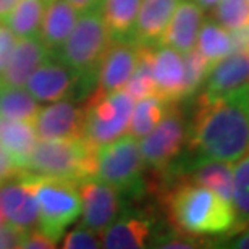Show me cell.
<instances>
[{
	"mask_svg": "<svg viewBox=\"0 0 249 249\" xmlns=\"http://www.w3.org/2000/svg\"><path fill=\"white\" fill-rule=\"evenodd\" d=\"M186 144L194 157L238 162L249 154V84L197 99Z\"/></svg>",
	"mask_w": 249,
	"mask_h": 249,
	"instance_id": "1",
	"label": "cell"
},
{
	"mask_svg": "<svg viewBox=\"0 0 249 249\" xmlns=\"http://www.w3.org/2000/svg\"><path fill=\"white\" fill-rule=\"evenodd\" d=\"M167 212L175 231L189 236H225L236 233L233 204L196 183L178 180L165 196Z\"/></svg>",
	"mask_w": 249,
	"mask_h": 249,
	"instance_id": "2",
	"label": "cell"
},
{
	"mask_svg": "<svg viewBox=\"0 0 249 249\" xmlns=\"http://www.w3.org/2000/svg\"><path fill=\"white\" fill-rule=\"evenodd\" d=\"M21 178L29 185L37 201V228L58 243L67 228L81 217L83 199L79 193V183L68 178L33 172H23Z\"/></svg>",
	"mask_w": 249,
	"mask_h": 249,
	"instance_id": "3",
	"label": "cell"
},
{
	"mask_svg": "<svg viewBox=\"0 0 249 249\" xmlns=\"http://www.w3.org/2000/svg\"><path fill=\"white\" fill-rule=\"evenodd\" d=\"M96 151L97 147L84 138L37 139L28 162V172L81 183L96 177Z\"/></svg>",
	"mask_w": 249,
	"mask_h": 249,
	"instance_id": "4",
	"label": "cell"
},
{
	"mask_svg": "<svg viewBox=\"0 0 249 249\" xmlns=\"http://www.w3.org/2000/svg\"><path fill=\"white\" fill-rule=\"evenodd\" d=\"M110 46L112 39L102 18V10H97L79 15L73 31L55 55L79 78H88L97 74L99 65Z\"/></svg>",
	"mask_w": 249,
	"mask_h": 249,
	"instance_id": "5",
	"label": "cell"
},
{
	"mask_svg": "<svg viewBox=\"0 0 249 249\" xmlns=\"http://www.w3.org/2000/svg\"><path fill=\"white\" fill-rule=\"evenodd\" d=\"M144 165L139 141L128 133L96 151V177L126 196L138 197L146 189Z\"/></svg>",
	"mask_w": 249,
	"mask_h": 249,
	"instance_id": "6",
	"label": "cell"
},
{
	"mask_svg": "<svg viewBox=\"0 0 249 249\" xmlns=\"http://www.w3.org/2000/svg\"><path fill=\"white\" fill-rule=\"evenodd\" d=\"M134 99L124 91L104 92L96 89L84 106L83 138L92 146H102L128 133Z\"/></svg>",
	"mask_w": 249,
	"mask_h": 249,
	"instance_id": "7",
	"label": "cell"
},
{
	"mask_svg": "<svg viewBox=\"0 0 249 249\" xmlns=\"http://www.w3.org/2000/svg\"><path fill=\"white\" fill-rule=\"evenodd\" d=\"M186 133L185 118L173 104L160 123L149 134L138 139L144 163L159 173L170 168L186 144Z\"/></svg>",
	"mask_w": 249,
	"mask_h": 249,
	"instance_id": "8",
	"label": "cell"
},
{
	"mask_svg": "<svg viewBox=\"0 0 249 249\" xmlns=\"http://www.w3.org/2000/svg\"><path fill=\"white\" fill-rule=\"evenodd\" d=\"M83 199L81 223L91 230L102 233L122 212V194L97 177L86 178L79 183Z\"/></svg>",
	"mask_w": 249,
	"mask_h": 249,
	"instance_id": "9",
	"label": "cell"
},
{
	"mask_svg": "<svg viewBox=\"0 0 249 249\" xmlns=\"http://www.w3.org/2000/svg\"><path fill=\"white\" fill-rule=\"evenodd\" d=\"M78 79V74L62 60L47 57L31 73L24 88L41 104H52L71 96Z\"/></svg>",
	"mask_w": 249,
	"mask_h": 249,
	"instance_id": "10",
	"label": "cell"
},
{
	"mask_svg": "<svg viewBox=\"0 0 249 249\" xmlns=\"http://www.w3.org/2000/svg\"><path fill=\"white\" fill-rule=\"evenodd\" d=\"M33 124L39 139L83 138L84 108L68 99L52 102L41 108Z\"/></svg>",
	"mask_w": 249,
	"mask_h": 249,
	"instance_id": "11",
	"label": "cell"
},
{
	"mask_svg": "<svg viewBox=\"0 0 249 249\" xmlns=\"http://www.w3.org/2000/svg\"><path fill=\"white\" fill-rule=\"evenodd\" d=\"M152 74L156 94L168 104L185 101V63L183 53L168 46L152 49Z\"/></svg>",
	"mask_w": 249,
	"mask_h": 249,
	"instance_id": "12",
	"label": "cell"
},
{
	"mask_svg": "<svg viewBox=\"0 0 249 249\" xmlns=\"http://www.w3.org/2000/svg\"><path fill=\"white\" fill-rule=\"evenodd\" d=\"M0 211L5 220L23 231H33L39 225L37 201L21 175L0 185Z\"/></svg>",
	"mask_w": 249,
	"mask_h": 249,
	"instance_id": "13",
	"label": "cell"
},
{
	"mask_svg": "<svg viewBox=\"0 0 249 249\" xmlns=\"http://www.w3.org/2000/svg\"><path fill=\"white\" fill-rule=\"evenodd\" d=\"M173 177L196 185L206 186L233 204V168L231 162L213 160V159L194 157L191 162L177 167Z\"/></svg>",
	"mask_w": 249,
	"mask_h": 249,
	"instance_id": "14",
	"label": "cell"
},
{
	"mask_svg": "<svg viewBox=\"0 0 249 249\" xmlns=\"http://www.w3.org/2000/svg\"><path fill=\"white\" fill-rule=\"evenodd\" d=\"M139 47L134 42H112L97 70V89L104 92L124 89L138 63Z\"/></svg>",
	"mask_w": 249,
	"mask_h": 249,
	"instance_id": "15",
	"label": "cell"
},
{
	"mask_svg": "<svg viewBox=\"0 0 249 249\" xmlns=\"http://www.w3.org/2000/svg\"><path fill=\"white\" fill-rule=\"evenodd\" d=\"M154 231V220L144 213L118 215L101 233L102 248L107 249H139L146 248Z\"/></svg>",
	"mask_w": 249,
	"mask_h": 249,
	"instance_id": "16",
	"label": "cell"
},
{
	"mask_svg": "<svg viewBox=\"0 0 249 249\" xmlns=\"http://www.w3.org/2000/svg\"><path fill=\"white\" fill-rule=\"evenodd\" d=\"M51 55L41 37H18L7 67L0 73V86H24L31 73Z\"/></svg>",
	"mask_w": 249,
	"mask_h": 249,
	"instance_id": "17",
	"label": "cell"
},
{
	"mask_svg": "<svg viewBox=\"0 0 249 249\" xmlns=\"http://www.w3.org/2000/svg\"><path fill=\"white\" fill-rule=\"evenodd\" d=\"M180 0H141L133 42L141 47L160 46Z\"/></svg>",
	"mask_w": 249,
	"mask_h": 249,
	"instance_id": "18",
	"label": "cell"
},
{
	"mask_svg": "<svg viewBox=\"0 0 249 249\" xmlns=\"http://www.w3.org/2000/svg\"><path fill=\"white\" fill-rule=\"evenodd\" d=\"M202 21L204 10L194 0H180L160 44L175 49L180 53L191 52L193 49H196Z\"/></svg>",
	"mask_w": 249,
	"mask_h": 249,
	"instance_id": "19",
	"label": "cell"
},
{
	"mask_svg": "<svg viewBox=\"0 0 249 249\" xmlns=\"http://www.w3.org/2000/svg\"><path fill=\"white\" fill-rule=\"evenodd\" d=\"M246 84H249V53L233 52L213 65L202 94L207 97H217Z\"/></svg>",
	"mask_w": 249,
	"mask_h": 249,
	"instance_id": "20",
	"label": "cell"
},
{
	"mask_svg": "<svg viewBox=\"0 0 249 249\" xmlns=\"http://www.w3.org/2000/svg\"><path fill=\"white\" fill-rule=\"evenodd\" d=\"M37 139L33 123L0 115V146L21 172H28V162Z\"/></svg>",
	"mask_w": 249,
	"mask_h": 249,
	"instance_id": "21",
	"label": "cell"
},
{
	"mask_svg": "<svg viewBox=\"0 0 249 249\" xmlns=\"http://www.w3.org/2000/svg\"><path fill=\"white\" fill-rule=\"evenodd\" d=\"M78 21V12L67 0H52L47 3L39 37L49 51L57 52L67 41Z\"/></svg>",
	"mask_w": 249,
	"mask_h": 249,
	"instance_id": "22",
	"label": "cell"
},
{
	"mask_svg": "<svg viewBox=\"0 0 249 249\" xmlns=\"http://www.w3.org/2000/svg\"><path fill=\"white\" fill-rule=\"evenodd\" d=\"M141 0H104L102 18L112 42H133Z\"/></svg>",
	"mask_w": 249,
	"mask_h": 249,
	"instance_id": "23",
	"label": "cell"
},
{
	"mask_svg": "<svg viewBox=\"0 0 249 249\" xmlns=\"http://www.w3.org/2000/svg\"><path fill=\"white\" fill-rule=\"evenodd\" d=\"M173 104L165 102L157 94L134 101L133 113L131 118H129L128 134H131L136 139L144 138L160 123V120L167 115V112L170 110Z\"/></svg>",
	"mask_w": 249,
	"mask_h": 249,
	"instance_id": "24",
	"label": "cell"
},
{
	"mask_svg": "<svg viewBox=\"0 0 249 249\" xmlns=\"http://www.w3.org/2000/svg\"><path fill=\"white\" fill-rule=\"evenodd\" d=\"M46 7V0H19L2 23L7 24L17 37H36L41 31Z\"/></svg>",
	"mask_w": 249,
	"mask_h": 249,
	"instance_id": "25",
	"label": "cell"
},
{
	"mask_svg": "<svg viewBox=\"0 0 249 249\" xmlns=\"http://www.w3.org/2000/svg\"><path fill=\"white\" fill-rule=\"evenodd\" d=\"M41 108V102L24 86H0V115L34 123Z\"/></svg>",
	"mask_w": 249,
	"mask_h": 249,
	"instance_id": "26",
	"label": "cell"
},
{
	"mask_svg": "<svg viewBox=\"0 0 249 249\" xmlns=\"http://www.w3.org/2000/svg\"><path fill=\"white\" fill-rule=\"evenodd\" d=\"M196 49L213 67L230 53H233L230 31L223 28L222 24L215 23L213 19L202 21V26L197 34Z\"/></svg>",
	"mask_w": 249,
	"mask_h": 249,
	"instance_id": "27",
	"label": "cell"
},
{
	"mask_svg": "<svg viewBox=\"0 0 249 249\" xmlns=\"http://www.w3.org/2000/svg\"><path fill=\"white\" fill-rule=\"evenodd\" d=\"M139 47L138 63L133 74L129 76L124 91L131 96L134 101L144 99L156 94V83L152 74V49L154 47Z\"/></svg>",
	"mask_w": 249,
	"mask_h": 249,
	"instance_id": "28",
	"label": "cell"
},
{
	"mask_svg": "<svg viewBox=\"0 0 249 249\" xmlns=\"http://www.w3.org/2000/svg\"><path fill=\"white\" fill-rule=\"evenodd\" d=\"M233 209L236 213V231L249 227V154L240 159L233 170Z\"/></svg>",
	"mask_w": 249,
	"mask_h": 249,
	"instance_id": "29",
	"label": "cell"
},
{
	"mask_svg": "<svg viewBox=\"0 0 249 249\" xmlns=\"http://www.w3.org/2000/svg\"><path fill=\"white\" fill-rule=\"evenodd\" d=\"M183 63H185V99H188L196 94L197 89L206 83L213 67L197 49L183 53Z\"/></svg>",
	"mask_w": 249,
	"mask_h": 249,
	"instance_id": "30",
	"label": "cell"
},
{
	"mask_svg": "<svg viewBox=\"0 0 249 249\" xmlns=\"http://www.w3.org/2000/svg\"><path fill=\"white\" fill-rule=\"evenodd\" d=\"M213 17L223 28L236 29L249 24V0H218Z\"/></svg>",
	"mask_w": 249,
	"mask_h": 249,
	"instance_id": "31",
	"label": "cell"
},
{
	"mask_svg": "<svg viewBox=\"0 0 249 249\" xmlns=\"http://www.w3.org/2000/svg\"><path fill=\"white\" fill-rule=\"evenodd\" d=\"M62 248L65 249H97L102 248L101 233L91 230V228L78 225L73 230L63 235Z\"/></svg>",
	"mask_w": 249,
	"mask_h": 249,
	"instance_id": "32",
	"label": "cell"
},
{
	"mask_svg": "<svg viewBox=\"0 0 249 249\" xmlns=\"http://www.w3.org/2000/svg\"><path fill=\"white\" fill-rule=\"evenodd\" d=\"M154 248H168V249H191L197 248V241L189 235H175V233H167L157 238H151Z\"/></svg>",
	"mask_w": 249,
	"mask_h": 249,
	"instance_id": "33",
	"label": "cell"
},
{
	"mask_svg": "<svg viewBox=\"0 0 249 249\" xmlns=\"http://www.w3.org/2000/svg\"><path fill=\"white\" fill-rule=\"evenodd\" d=\"M28 233L29 231H23L21 228L5 222L3 225H0V249L21 248V243Z\"/></svg>",
	"mask_w": 249,
	"mask_h": 249,
	"instance_id": "34",
	"label": "cell"
},
{
	"mask_svg": "<svg viewBox=\"0 0 249 249\" xmlns=\"http://www.w3.org/2000/svg\"><path fill=\"white\" fill-rule=\"evenodd\" d=\"M17 41H18V37L15 36V33L12 29H10L7 24L0 23V73L7 67V62L10 55H12Z\"/></svg>",
	"mask_w": 249,
	"mask_h": 249,
	"instance_id": "35",
	"label": "cell"
},
{
	"mask_svg": "<svg viewBox=\"0 0 249 249\" xmlns=\"http://www.w3.org/2000/svg\"><path fill=\"white\" fill-rule=\"evenodd\" d=\"M21 248H24V249H53V248H57V241H53L52 238L44 235V233L37 228V230L29 231L28 235L24 236Z\"/></svg>",
	"mask_w": 249,
	"mask_h": 249,
	"instance_id": "36",
	"label": "cell"
},
{
	"mask_svg": "<svg viewBox=\"0 0 249 249\" xmlns=\"http://www.w3.org/2000/svg\"><path fill=\"white\" fill-rule=\"evenodd\" d=\"M21 170L12 162V159L8 157V154L3 151V147L0 146V185L7 183L10 180H15L21 175Z\"/></svg>",
	"mask_w": 249,
	"mask_h": 249,
	"instance_id": "37",
	"label": "cell"
},
{
	"mask_svg": "<svg viewBox=\"0 0 249 249\" xmlns=\"http://www.w3.org/2000/svg\"><path fill=\"white\" fill-rule=\"evenodd\" d=\"M233 52H246L249 53V24L236 29H230Z\"/></svg>",
	"mask_w": 249,
	"mask_h": 249,
	"instance_id": "38",
	"label": "cell"
},
{
	"mask_svg": "<svg viewBox=\"0 0 249 249\" xmlns=\"http://www.w3.org/2000/svg\"><path fill=\"white\" fill-rule=\"evenodd\" d=\"M67 2L76 10L78 15L88 12H97V10H102L104 5V0H67Z\"/></svg>",
	"mask_w": 249,
	"mask_h": 249,
	"instance_id": "39",
	"label": "cell"
},
{
	"mask_svg": "<svg viewBox=\"0 0 249 249\" xmlns=\"http://www.w3.org/2000/svg\"><path fill=\"white\" fill-rule=\"evenodd\" d=\"M246 230V228H245ZM230 240V245H225L227 248H235V249H249V227L246 231H243L238 238H227Z\"/></svg>",
	"mask_w": 249,
	"mask_h": 249,
	"instance_id": "40",
	"label": "cell"
},
{
	"mask_svg": "<svg viewBox=\"0 0 249 249\" xmlns=\"http://www.w3.org/2000/svg\"><path fill=\"white\" fill-rule=\"evenodd\" d=\"M19 0H0V23L7 18V15L12 12Z\"/></svg>",
	"mask_w": 249,
	"mask_h": 249,
	"instance_id": "41",
	"label": "cell"
},
{
	"mask_svg": "<svg viewBox=\"0 0 249 249\" xmlns=\"http://www.w3.org/2000/svg\"><path fill=\"white\" fill-rule=\"evenodd\" d=\"M194 2H196L202 10H212L218 0H194Z\"/></svg>",
	"mask_w": 249,
	"mask_h": 249,
	"instance_id": "42",
	"label": "cell"
},
{
	"mask_svg": "<svg viewBox=\"0 0 249 249\" xmlns=\"http://www.w3.org/2000/svg\"><path fill=\"white\" fill-rule=\"evenodd\" d=\"M7 222L5 220V217H3V213H2V211H0V225H3V223Z\"/></svg>",
	"mask_w": 249,
	"mask_h": 249,
	"instance_id": "43",
	"label": "cell"
},
{
	"mask_svg": "<svg viewBox=\"0 0 249 249\" xmlns=\"http://www.w3.org/2000/svg\"><path fill=\"white\" fill-rule=\"evenodd\" d=\"M46 2H47V3H51V2H52V0H46Z\"/></svg>",
	"mask_w": 249,
	"mask_h": 249,
	"instance_id": "44",
	"label": "cell"
}]
</instances>
